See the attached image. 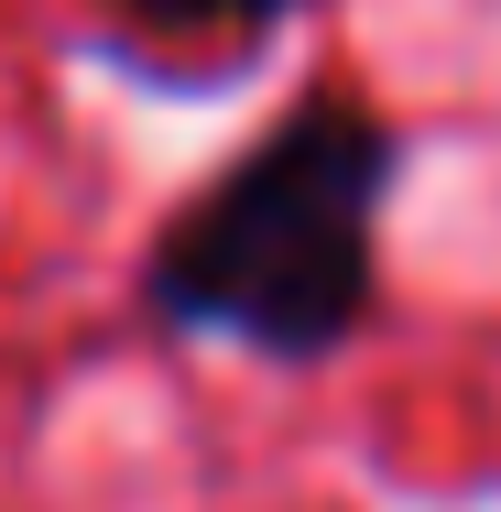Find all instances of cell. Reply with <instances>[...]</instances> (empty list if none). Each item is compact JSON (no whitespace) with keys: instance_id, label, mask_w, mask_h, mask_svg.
Wrapping results in <instances>:
<instances>
[{"instance_id":"6da1fadb","label":"cell","mask_w":501,"mask_h":512,"mask_svg":"<svg viewBox=\"0 0 501 512\" xmlns=\"http://www.w3.org/2000/svg\"><path fill=\"white\" fill-rule=\"evenodd\" d=\"M403 175V131L382 109L305 88L273 109L207 186L164 207L142 251V306L175 338L316 371L382 316V197Z\"/></svg>"},{"instance_id":"7a4b0ae2","label":"cell","mask_w":501,"mask_h":512,"mask_svg":"<svg viewBox=\"0 0 501 512\" xmlns=\"http://www.w3.org/2000/svg\"><path fill=\"white\" fill-rule=\"evenodd\" d=\"M120 11V33H142V44H175V55H197L218 44V77L229 66H251L284 22H305V11H327V0H109Z\"/></svg>"}]
</instances>
